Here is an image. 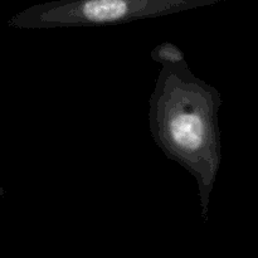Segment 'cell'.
I'll list each match as a JSON object with an SVG mask.
<instances>
[{"label":"cell","mask_w":258,"mask_h":258,"mask_svg":"<svg viewBox=\"0 0 258 258\" xmlns=\"http://www.w3.org/2000/svg\"><path fill=\"white\" fill-rule=\"evenodd\" d=\"M222 95L197 77L188 62L161 66L149 98V130L165 156L197 181L204 223L222 163L219 110Z\"/></svg>","instance_id":"6da1fadb"},{"label":"cell","mask_w":258,"mask_h":258,"mask_svg":"<svg viewBox=\"0 0 258 258\" xmlns=\"http://www.w3.org/2000/svg\"><path fill=\"white\" fill-rule=\"evenodd\" d=\"M221 0H52L30 5L8 20L14 29L120 25L216 5Z\"/></svg>","instance_id":"7a4b0ae2"},{"label":"cell","mask_w":258,"mask_h":258,"mask_svg":"<svg viewBox=\"0 0 258 258\" xmlns=\"http://www.w3.org/2000/svg\"><path fill=\"white\" fill-rule=\"evenodd\" d=\"M150 57L154 62L161 66H178L186 63V58L180 47L171 42H163L155 45Z\"/></svg>","instance_id":"3957f363"},{"label":"cell","mask_w":258,"mask_h":258,"mask_svg":"<svg viewBox=\"0 0 258 258\" xmlns=\"http://www.w3.org/2000/svg\"><path fill=\"white\" fill-rule=\"evenodd\" d=\"M4 196H5V189L3 188V186H0V199L4 198Z\"/></svg>","instance_id":"277c9868"}]
</instances>
